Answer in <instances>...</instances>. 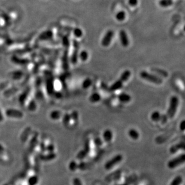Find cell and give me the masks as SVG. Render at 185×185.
Listing matches in <instances>:
<instances>
[{
  "label": "cell",
  "mask_w": 185,
  "mask_h": 185,
  "mask_svg": "<svg viewBox=\"0 0 185 185\" xmlns=\"http://www.w3.org/2000/svg\"><path fill=\"white\" fill-rule=\"evenodd\" d=\"M161 117V115L158 111H155L151 115V119L153 121L157 122L160 121Z\"/></svg>",
  "instance_id": "17"
},
{
  "label": "cell",
  "mask_w": 185,
  "mask_h": 185,
  "mask_svg": "<svg viewBox=\"0 0 185 185\" xmlns=\"http://www.w3.org/2000/svg\"><path fill=\"white\" fill-rule=\"evenodd\" d=\"M103 138L106 142H110L113 138L112 132L109 129L105 130L103 133Z\"/></svg>",
  "instance_id": "10"
},
{
  "label": "cell",
  "mask_w": 185,
  "mask_h": 185,
  "mask_svg": "<svg viewBox=\"0 0 185 185\" xmlns=\"http://www.w3.org/2000/svg\"><path fill=\"white\" fill-rule=\"evenodd\" d=\"M73 46L74 47V50L71 58V61L73 64H76L77 63L78 57H79L78 51H79V45L77 41L73 40Z\"/></svg>",
  "instance_id": "6"
},
{
  "label": "cell",
  "mask_w": 185,
  "mask_h": 185,
  "mask_svg": "<svg viewBox=\"0 0 185 185\" xmlns=\"http://www.w3.org/2000/svg\"><path fill=\"white\" fill-rule=\"evenodd\" d=\"M70 117H71V119H72L73 120L77 121L78 119H79V114H78L77 111H73L70 115Z\"/></svg>",
  "instance_id": "27"
},
{
  "label": "cell",
  "mask_w": 185,
  "mask_h": 185,
  "mask_svg": "<svg viewBox=\"0 0 185 185\" xmlns=\"http://www.w3.org/2000/svg\"><path fill=\"white\" fill-rule=\"evenodd\" d=\"M126 17V13L123 11H120L116 15V18L119 21H123Z\"/></svg>",
  "instance_id": "19"
},
{
  "label": "cell",
  "mask_w": 185,
  "mask_h": 185,
  "mask_svg": "<svg viewBox=\"0 0 185 185\" xmlns=\"http://www.w3.org/2000/svg\"><path fill=\"white\" fill-rule=\"evenodd\" d=\"M85 150H86L87 153H89V150H90V146H89V144L88 142H86V144H85V149H84Z\"/></svg>",
  "instance_id": "36"
},
{
  "label": "cell",
  "mask_w": 185,
  "mask_h": 185,
  "mask_svg": "<svg viewBox=\"0 0 185 185\" xmlns=\"http://www.w3.org/2000/svg\"><path fill=\"white\" fill-rule=\"evenodd\" d=\"M173 4V0H160L159 4L162 7H168Z\"/></svg>",
  "instance_id": "15"
},
{
  "label": "cell",
  "mask_w": 185,
  "mask_h": 185,
  "mask_svg": "<svg viewBox=\"0 0 185 185\" xmlns=\"http://www.w3.org/2000/svg\"><path fill=\"white\" fill-rule=\"evenodd\" d=\"M140 77L142 79L146 80L149 82L154 83L155 84H161L162 83V80L158 76L153 74H150L146 71H142L140 72Z\"/></svg>",
  "instance_id": "2"
},
{
  "label": "cell",
  "mask_w": 185,
  "mask_h": 185,
  "mask_svg": "<svg viewBox=\"0 0 185 185\" xmlns=\"http://www.w3.org/2000/svg\"><path fill=\"white\" fill-rule=\"evenodd\" d=\"M152 71L158 73L159 75L162 76V77H167L168 76V73L164 70L159 69H153Z\"/></svg>",
  "instance_id": "20"
},
{
  "label": "cell",
  "mask_w": 185,
  "mask_h": 185,
  "mask_svg": "<svg viewBox=\"0 0 185 185\" xmlns=\"http://www.w3.org/2000/svg\"><path fill=\"white\" fill-rule=\"evenodd\" d=\"M185 161V155L184 153L178 156L177 157L174 158L172 159L171 160L169 161L167 166L170 169H174L175 168H176L179 166H180V165L183 164Z\"/></svg>",
  "instance_id": "3"
},
{
  "label": "cell",
  "mask_w": 185,
  "mask_h": 185,
  "mask_svg": "<svg viewBox=\"0 0 185 185\" xmlns=\"http://www.w3.org/2000/svg\"><path fill=\"white\" fill-rule=\"evenodd\" d=\"M181 149L184 150V142L183 141L171 146V147L170 148V152L171 154H174Z\"/></svg>",
  "instance_id": "8"
},
{
  "label": "cell",
  "mask_w": 185,
  "mask_h": 185,
  "mask_svg": "<svg viewBox=\"0 0 185 185\" xmlns=\"http://www.w3.org/2000/svg\"><path fill=\"white\" fill-rule=\"evenodd\" d=\"M183 182V178L181 176H177L174 177L170 185H180Z\"/></svg>",
  "instance_id": "16"
},
{
  "label": "cell",
  "mask_w": 185,
  "mask_h": 185,
  "mask_svg": "<svg viewBox=\"0 0 185 185\" xmlns=\"http://www.w3.org/2000/svg\"><path fill=\"white\" fill-rule=\"evenodd\" d=\"M65 58H64V67L65 68V69H68V67H69V65H68V52H67V51L65 53Z\"/></svg>",
  "instance_id": "29"
},
{
  "label": "cell",
  "mask_w": 185,
  "mask_h": 185,
  "mask_svg": "<svg viewBox=\"0 0 185 185\" xmlns=\"http://www.w3.org/2000/svg\"><path fill=\"white\" fill-rule=\"evenodd\" d=\"M167 118H168V116L166 115H161V119H160V121H161V123L162 124H165V123L167 122Z\"/></svg>",
  "instance_id": "33"
},
{
  "label": "cell",
  "mask_w": 185,
  "mask_h": 185,
  "mask_svg": "<svg viewBox=\"0 0 185 185\" xmlns=\"http://www.w3.org/2000/svg\"><path fill=\"white\" fill-rule=\"evenodd\" d=\"M123 87V82L121 80H118L113 83L109 88V90L111 91H114L121 89Z\"/></svg>",
  "instance_id": "9"
},
{
  "label": "cell",
  "mask_w": 185,
  "mask_h": 185,
  "mask_svg": "<svg viewBox=\"0 0 185 185\" xmlns=\"http://www.w3.org/2000/svg\"><path fill=\"white\" fill-rule=\"evenodd\" d=\"M73 33L74 35L77 38L81 37L83 35V31L79 28H75L73 30Z\"/></svg>",
  "instance_id": "22"
},
{
  "label": "cell",
  "mask_w": 185,
  "mask_h": 185,
  "mask_svg": "<svg viewBox=\"0 0 185 185\" xmlns=\"http://www.w3.org/2000/svg\"><path fill=\"white\" fill-rule=\"evenodd\" d=\"M101 97L100 94L97 93H93L89 97V101L92 103H96L101 100Z\"/></svg>",
  "instance_id": "13"
},
{
  "label": "cell",
  "mask_w": 185,
  "mask_h": 185,
  "mask_svg": "<svg viewBox=\"0 0 185 185\" xmlns=\"http://www.w3.org/2000/svg\"><path fill=\"white\" fill-rule=\"evenodd\" d=\"M69 167L70 171H76L78 169V163L76 161H72L70 162Z\"/></svg>",
  "instance_id": "21"
},
{
  "label": "cell",
  "mask_w": 185,
  "mask_h": 185,
  "mask_svg": "<svg viewBox=\"0 0 185 185\" xmlns=\"http://www.w3.org/2000/svg\"><path fill=\"white\" fill-rule=\"evenodd\" d=\"M79 57L82 61H85L87 60V58H88V53H87V52L86 51H83L80 52Z\"/></svg>",
  "instance_id": "24"
},
{
  "label": "cell",
  "mask_w": 185,
  "mask_h": 185,
  "mask_svg": "<svg viewBox=\"0 0 185 185\" xmlns=\"http://www.w3.org/2000/svg\"><path fill=\"white\" fill-rule=\"evenodd\" d=\"M61 112L59 111H53L51 114V117L53 119H58L61 116Z\"/></svg>",
  "instance_id": "28"
},
{
  "label": "cell",
  "mask_w": 185,
  "mask_h": 185,
  "mask_svg": "<svg viewBox=\"0 0 185 185\" xmlns=\"http://www.w3.org/2000/svg\"><path fill=\"white\" fill-rule=\"evenodd\" d=\"M180 129L181 131H183L185 129V121L184 120H183L181 123H180Z\"/></svg>",
  "instance_id": "35"
},
{
  "label": "cell",
  "mask_w": 185,
  "mask_h": 185,
  "mask_svg": "<svg viewBox=\"0 0 185 185\" xmlns=\"http://www.w3.org/2000/svg\"><path fill=\"white\" fill-rule=\"evenodd\" d=\"M91 85H92L91 80L89 79V78H87L83 82L82 87H83V89H88L89 87H91Z\"/></svg>",
  "instance_id": "23"
},
{
  "label": "cell",
  "mask_w": 185,
  "mask_h": 185,
  "mask_svg": "<svg viewBox=\"0 0 185 185\" xmlns=\"http://www.w3.org/2000/svg\"><path fill=\"white\" fill-rule=\"evenodd\" d=\"M122 160H123L122 155L121 154L116 155L115 156L112 158L111 159H110L105 163L104 168L107 170H109L112 169L113 167H114V166H116L117 164H118L121 162H122Z\"/></svg>",
  "instance_id": "4"
},
{
  "label": "cell",
  "mask_w": 185,
  "mask_h": 185,
  "mask_svg": "<svg viewBox=\"0 0 185 185\" xmlns=\"http://www.w3.org/2000/svg\"><path fill=\"white\" fill-rule=\"evenodd\" d=\"M87 153H87L84 149L82 150L79 153H78V154H77V158L78 159H79V160H83L87 156Z\"/></svg>",
  "instance_id": "18"
},
{
  "label": "cell",
  "mask_w": 185,
  "mask_h": 185,
  "mask_svg": "<svg viewBox=\"0 0 185 185\" xmlns=\"http://www.w3.org/2000/svg\"><path fill=\"white\" fill-rule=\"evenodd\" d=\"M115 185H128V184L126 183H122V184H116Z\"/></svg>",
  "instance_id": "37"
},
{
  "label": "cell",
  "mask_w": 185,
  "mask_h": 185,
  "mask_svg": "<svg viewBox=\"0 0 185 185\" xmlns=\"http://www.w3.org/2000/svg\"><path fill=\"white\" fill-rule=\"evenodd\" d=\"M63 44H64V46L68 47H69L70 46V41H69V38H68V37L65 36L63 38Z\"/></svg>",
  "instance_id": "30"
},
{
  "label": "cell",
  "mask_w": 185,
  "mask_h": 185,
  "mask_svg": "<svg viewBox=\"0 0 185 185\" xmlns=\"http://www.w3.org/2000/svg\"><path fill=\"white\" fill-rule=\"evenodd\" d=\"M119 37L122 45L123 47H128L130 44V40L126 31L124 30H121L119 33Z\"/></svg>",
  "instance_id": "7"
},
{
  "label": "cell",
  "mask_w": 185,
  "mask_h": 185,
  "mask_svg": "<svg viewBox=\"0 0 185 185\" xmlns=\"http://www.w3.org/2000/svg\"><path fill=\"white\" fill-rule=\"evenodd\" d=\"M70 120H71L70 115L69 114H65L64 116V118H63V122H64V124H65V125L69 124Z\"/></svg>",
  "instance_id": "26"
},
{
  "label": "cell",
  "mask_w": 185,
  "mask_h": 185,
  "mask_svg": "<svg viewBox=\"0 0 185 185\" xmlns=\"http://www.w3.org/2000/svg\"><path fill=\"white\" fill-rule=\"evenodd\" d=\"M131 76V72L128 70H126V71H125L121 75V81H122L123 82H125L126 81H128V79L130 78V77Z\"/></svg>",
  "instance_id": "14"
},
{
  "label": "cell",
  "mask_w": 185,
  "mask_h": 185,
  "mask_svg": "<svg viewBox=\"0 0 185 185\" xmlns=\"http://www.w3.org/2000/svg\"><path fill=\"white\" fill-rule=\"evenodd\" d=\"M88 164L85 162H81L80 163L78 164V169H79L82 171H85L87 168Z\"/></svg>",
  "instance_id": "25"
},
{
  "label": "cell",
  "mask_w": 185,
  "mask_h": 185,
  "mask_svg": "<svg viewBox=\"0 0 185 185\" xmlns=\"http://www.w3.org/2000/svg\"><path fill=\"white\" fill-rule=\"evenodd\" d=\"M128 3L131 6H135L138 4V0H128Z\"/></svg>",
  "instance_id": "34"
},
{
  "label": "cell",
  "mask_w": 185,
  "mask_h": 185,
  "mask_svg": "<svg viewBox=\"0 0 185 185\" xmlns=\"http://www.w3.org/2000/svg\"><path fill=\"white\" fill-rule=\"evenodd\" d=\"M118 99L121 102L127 103V102H129L131 101V97L128 94H126V93H121V94H120L118 96Z\"/></svg>",
  "instance_id": "11"
},
{
  "label": "cell",
  "mask_w": 185,
  "mask_h": 185,
  "mask_svg": "<svg viewBox=\"0 0 185 185\" xmlns=\"http://www.w3.org/2000/svg\"><path fill=\"white\" fill-rule=\"evenodd\" d=\"M94 142H95V144L96 146H98V147H100V146H101L103 144L102 140L100 138H96L94 140Z\"/></svg>",
  "instance_id": "32"
},
{
  "label": "cell",
  "mask_w": 185,
  "mask_h": 185,
  "mask_svg": "<svg viewBox=\"0 0 185 185\" xmlns=\"http://www.w3.org/2000/svg\"><path fill=\"white\" fill-rule=\"evenodd\" d=\"M179 101L177 96H173L171 97L170 99L169 108L167 111L168 117L170 119L173 118V117L176 113L177 107L179 105Z\"/></svg>",
  "instance_id": "1"
},
{
  "label": "cell",
  "mask_w": 185,
  "mask_h": 185,
  "mask_svg": "<svg viewBox=\"0 0 185 185\" xmlns=\"http://www.w3.org/2000/svg\"><path fill=\"white\" fill-rule=\"evenodd\" d=\"M73 185H83L80 179L76 177L73 180Z\"/></svg>",
  "instance_id": "31"
},
{
  "label": "cell",
  "mask_w": 185,
  "mask_h": 185,
  "mask_svg": "<svg viewBox=\"0 0 185 185\" xmlns=\"http://www.w3.org/2000/svg\"><path fill=\"white\" fill-rule=\"evenodd\" d=\"M114 36V32L112 30H109L105 33L101 41V45L104 47H107L110 45L112 38Z\"/></svg>",
  "instance_id": "5"
},
{
  "label": "cell",
  "mask_w": 185,
  "mask_h": 185,
  "mask_svg": "<svg viewBox=\"0 0 185 185\" xmlns=\"http://www.w3.org/2000/svg\"><path fill=\"white\" fill-rule=\"evenodd\" d=\"M128 135L130 136V137L132 140H137L139 138V133L138 132V131H137L134 129H130L128 132Z\"/></svg>",
  "instance_id": "12"
}]
</instances>
